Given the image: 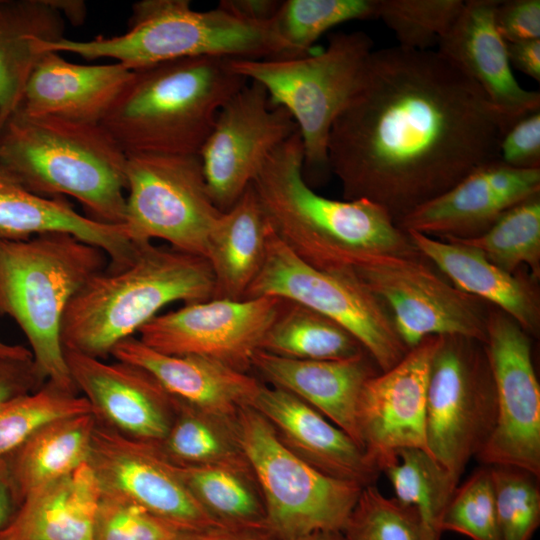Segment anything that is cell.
Here are the masks:
<instances>
[{"mask_svg": "<svg viewBox=\"0 0 540 540\" xmlns=\"http://www.w3.org/2000/svg\"><path fill=\"white\" fill-rule=\"evenodd\" d=\"M378 0H286L272 19L287 57L307 55L326 31L352 20L377 18Z\"/></svg>", "mask_w": 540, "mask_h": 540, "instance_id": "obj_37", "label": "cell"}, {"mask_svg": "<svg viewBox=\"0 0 540 540\" xmlns=\"http://www.w3.org/2000/svg\"><path fill=\"white\" fill-rule=\"evenodd\" d=\"M489 468L501 540H531L540 524L537 478L513 467Z\"/></svg>", "mask_w": 540, "mask_h": 540, "instance_id": "obj_40", "label": "cell"}, {"mask_svg": "<svg viewBox=\"0 0 540 540\" xmlns=\"http://www.w3.org/2000/svg\"><path fill=\"white\" fill-rule=\"evenodd\" d=\"M272 425L280 442L318 471L365 487L380 471L344 431L292 393L261 383L251 404Z\"/></svg>", "mask_w": 540, "mask_h": 540, "instance_id": "obj_22", "label": "cell"}, {"mask_svg": "<svg viewBox=\"0 0 540 540\" xmlns=\"http://www.w3.org/2000/svg\"><path fill=\"white\" fill-rule=\"evenodd\" d=\"M444 239L478 249L490 262L511 274L526 265L536 280L540 275V194L508 209L476 237Z\"/></svg>", "mask_w": 540, "mask_h": 540, "instance_id": "obj_36", "label": "cell"}, {"mask_svg": "<svg viewBox=\"0 0 540 540\" xmlns=\"http://www.w3.org/2000/svg\"><path fill=\"white\" fill-rule=\"evenodd\" d=\"M75 1L0 0V126L15 112L40 57L41 41L64 36Z\"/></svg>", "mask_w": 540, "mask_h": 540, "instance_id": "obj_28", "label": "cell"}, {"mask_svg": "<svg viewBox=\"0 0 540 540\" xmlns=\"http://www.w3.org/2000/svg\"><path fill=\"white\" fill-rule=\"evenodd\" d=\"M236 425L263 495L268 528L278 540L344 528L363 486L328 476L301 460L252 406L239 410Z\"/></svg>", "mask_w": 540, "mask_h": 540, "instance_id": "obj_9", "label": "cell"}, {"mask_svg": "<svg viewBox=\"0 0 540 540\" xmlns=\"http://www.w3.org/2000/svg\"><path fill=\"white\" fill-rule=\"evenodd\" d=\"M47 233H66L105 252L109 269L128 265L140 245L124 225H108L79 213L65 197L40 196L0 160V240L18 241Z\"/></svg>", "mask_w": 540, "mask_h": 540, "instance_id": "obj_24", "label": "cell"}, {"mask_svg": "<svg viewBox=\"0 0 540 540\" xmlns=\"http://www.w3.org/2000/svg\"><path fill=\"white\" fill-rule=\"evenodd\" d=\"M511 67L540 81V39L507 43Z\"/></svg>", "mask_w": 540, "mask_h": 540, "instance_id": "obj_48", "label": "cell"}, {"mask_svg": "<svg viewBox=\"0 0 540 540\" xmlns=\"http://www.w3.org/2000/svg\"><path fill=\"white\" fill-rule=\"evenodd\" d=\"M537 194L540 169L513 168L496 160L417 206L397 226L404 232L434 238H472L485 232L508 209Z\"/></svg>", "mask_w": 540, "mask_h": 540, "instance_id": "obj_20", "label": "cell"}, {"mask_svg": "<svg viewBox=\"0 0 540 540\" xmlns=\"http://www.w3.org/2000/svg\"><path fill=\"white\" fill-rule=\"evenodd\" d=\"M71 378L96 420L120 434L149 444L167 434L174 398L147 370L132 363L65 351Z\"/></svg>", "mask_w": 540, "mask_h": 540, "instance_id": "obj_19", "label": "cell"}, {"mask_svg": "<svg viewBox=\"0 0 540 540\" xmlns=\"http://www.w3.org/2000/svg\"><path fill=\"white\" fill-rule=\"evenodd\" d=\"M339 540H418V517L411 506L363 487Z\"/></svg>", "mask_w": 540, "mask_h": 540, "instance_id": "obj_41", "label": "cell"}, {"mask_svg": "<svg viewBox=\"0 0 540 540\" xmlns=\"http://www.w3.org/2000/svg\"><path fill=\"white\" fill-rule=\"evenodd\" d=\"M281 1L276 0H222L218 7L241 18L268 22L276 15Z\"/></svg>", "mask_w": 540, "mask_h": 540, "instance_id": "obj_49", "label": "cell"}, {"mask_svg": "<svg viewBox=\"0 0 540 540\" xmlns=\"http://www.w3.org/2000/svg\"><path fill=\"white\" fill-rule=\"evenodd\" d=\"M496 392L484 344L441 336L430 363L426 438L431 457L455 480L489 439Z\"/></svg>", "mask_w": 540, "mask_h": 540, "instance_id": "obj_11", "label": "cell"}, {"mask_svg": "<svg viewBox=\"0 0 540 540\" xmlns=\"http://www.w3.org/2000/svg\"><path fill=\"white\" fill-rule=\"evenodd\" d=\"M297 131L290 113L273 105L261 84L248 81L234 94L198 154L216 208L228 211L269 156Z\"/></svg>", "mask_w": 540, "mask_h": 540, "instance_id": "obj_15", "label": "cell"}, {"mask_svg": "<svg viewBox=\"0 0 540 540\" xmlns=\"http://www.w3.org/2000/svg\"><path fill=\"white\" fill-rule=\"evenodd\" d=\"M42 52H68L87 60L109 58L130 70L192 57L263 59L287 56L272 20L258 22L216 7L198 11L188 0H141L132 5L121 35L40 42Z\"/></svg>", "mask_w": 540, "mask_h": 540, "instance_id": "obj_7", "label": "cell"}, {"mask_svg": "<svg viewBox=\"0 0 540 540\" xmlns=\"http://www.w3.org/2000/svg\"><path fill=\"white\" fill-rule=\"evenodd\" d=\"M441 336H428L392 368L370 377L357 405L362 448L380 471L398 461L403 449L430 452L426 438V396L431 359Z\"/></svg>", "mask_w": 540, "mask_h": 540, "instance_id": "obj_17", "label": "cell"}, {"mask_svg": "<svg viewBox=\"0 0 540 540\" xmlns=\"http://www.w3.org/2000/svg\"><path fill=\"white\" fill-rule=\"evenodd\" d=\"M303 163L297 131L269 156L251 183L269 227L295 256L316 269L336 272L359 253L420 255L382 206L317 194L304 178Z\"/></svg>", "mask_w": 540, "mask_h": 540, "instance_id": "obj_2", "label": "cell"}, {"mask_svg": "<svg viewBox=\"0 0 540 540\" xmlns=\"http://www.w3.org/2000/svg\"><path fill=\"white\" fill-rule=\"evenodd\" d=\"M463 0H378L377 18L394 33L398 46L430 50L459 16Z\"/></svg>", "mask_w": 540, "mask_h": 540, "instance_id": "obj_39", "label": "cell"}, {"mask_svg": "<svg viewBox=\"0 0 540 540\" xmlns=\"http://www.w3.org/2000/svg\"><path fill=\"white\" fill-rule=\"evenodd\" d=\"M406 233L418 252L433 263L455 288L493 304L528 335L538 336L540 298L536 280L499 268L472 246L415 231Z\"/></svg>", "mask_w": 540, "mask_h": 540, "instance_id": "obj_27", "label": "cell"}, {"mask_svg": "<svg viewBox=\"0 0 540 540\" xmlns=\"http://www.w3.org/2000/svg\"><path fill=\"white\" fill-rule=\"evenodd\" d=\"M78 392L46 381L39 389L0 407V459L5 458L45 425L69 416L91 413Z\"/></svg>", "mask_w": 540, "mask_h": 540, "instance_id": "obj_38", "label": "cell"}, {"mask_svg": "<svg viewBox=\"0 0 540 540\" xmlns=\"http://www.w3.org/2000/svg\"><path fill=\"white\" fill-rule=\"evenodd\" d=\"M364 32H338L319 54L299 57L231 59L232 68L261 84L270 102L285 108L303 144V169L330 171L328 140L332 124L356 87L373 51Z\"/></svg>", "mask_w": 540, "mask_h": 540, "instance_id": "obj_8", "label": "cell"}, {"mask_svg": "<svg viewBox=\"0 0 540 540\" xmlns=\"http://www.w3.org/2000/svg\"><path fill=\"white\" fill-rule=\"evenodd\" d=\"M0 358L28 359L33 357L26 347L7 344L0 339Z\"/></svg>", "mask_w": 540, "mask_h": 540, "instance_id": "obj_51", "label": "cell"}, {"mask_svg": "<svg viewBox=\"0 0 540 540\" xmlns=\"http://www.w3.org/2000/svg\"><path fill=\"white\" fill-rule=\"evenodd\" d=\"M125 173L128 238L136 245L161 239L206 259L222 212L210 197L199 155H127Z\"/></svg>", "mask_w": 540, "mask_h": 540, "instance_id": "obj_12", "label": "cell"}, {"mask_svg": "<svg viewBox=\"0 0 540 540\" xmlns=\"http://www.w3.org/2000/svg\"><path fill=\"white\" fill-rule=\"evenodd\" d=\"M427 261L421 254L367 252L351 257L338 272L352 276L385 307L408 350L428 336L484 343L483 302L448 283Z\"/></svg>", "mask_w": 540, "mask_h": 540, "instance_id": "obj_10", "label": "cell"}, {"mask_svg": "<svg viewBox=\"0 0 540 540\" xmlns=\"http://www.w3.org/2000/svg\"><path fill=\"white\" fill-rule=\"evenodd\" d=\"M496 392L494 429L476 458L540 476V387L529 335L507 314L488 310L483 343Z\"/></svg>", "mask_w": 540, "mask_h": 540, "instance_id": "obj_14", "label": "cell"}, {"mask_svg": "<svg viewBox=\"0 0 540 540\" xmlns=\"http://www.w3.org/2000/svg\"><path fill=\"white\" fill-rule=\"evenodd\" d=\"M108 262L103 250L66 233L0 240V314L20 327L46 381L78 393L61 342L62 320L72 298Z\"/></svg>", "mask_w": 540, "mask_h": 540, "instance_id": "obj_6", "label": "cell"}, {"mask_svg": "<svg viewBox=\"0 0 540 540\" xmlns=\"http://www.w3.org/2000/svg\"><path fill=\"white\" fill-rule=\"evenodd\" d=\"M251 365L271 386L309 404L362 448L358 400L365 382L380 372L367 352L342 360H299L257 350Z\"/></svg>", "mask_w": 540, "mask_h": 540, "instance_id": "obj_23", "label": "cell"}, {"mask_svg": "<svg viewBox=\"0 0 540 540\" xmlns=\"http://www.w3.org/2000/svg\"><path fill=\"white\" fill-rule=\"evenodd\" d=\"M270 227L250 184L240 199L222 212L208 243L206 260L216 299L242 300L265 262Z\"/></svg>", "mask_w": 540, "mask_h": 540, "instance_id": "obj_30", "label": "cell"}, {"mask_svg": "<svg viewBox=\"0 0 540 540\" xmlns=\"http://www.w3.org/2000/svg\"><path fill=\"white\" fill-rule=\"evenodd\" d=\"M101 498L97 479L86 462L29 493L0 540H93Z\"/></svg>", "mask_w": 540, "mask_h": 540, "instance_id": "obj_29", "label": "cell"}, {"mask_svg": "<svg viewBox=\"0 0 540 540\" xmlns=\"http://www.w3.org/2000/svg\"><path fill=\"white\" fill-rule=\"evenodd\" d=\"M174 398V397H173ZM175 412L165 437L155 447L177 466H206L246 459L236 417L210 413L174 398Z\"/></svg>", "mask_w": 540, "mask_h": 540, "instance_id": "obj_34", "label": "cell"}, {"mask_svg": "<svg viewBox=\"0 0 540 540\" xmlns=\"http://www.w3.org/2000/svg\"><path fill=\"white\" fill-rule=\"evenodd\" d=\"M499 0H468L438 42V52L482 90L507 130L540 110V93L523 88L513 75L507 43L494 22Z\"/></svg>", "mask_w": 540, "mask_h": 540, "instance_id": "obj_21", "label": "cell"}, {"mask_svg": "<svg viewBox=\"0 0 540 540\" xmlns=\"http://www.w3.org/2000/svg\"><path fill=\"white\" fill-rule=\"evenodd\" d=\"M179 540H278L268 527L212 526L186 530Z\"/></svg>", "mask_w": 540, "mask_h": 540, "instance_id": "obj_47", "label": "cell"}, {"mask_svg": "<svg viewBox=\"0 0 540 540\" xmlns=\"http://www.w3.org/2000/svg\"><path fill=\"white\" fill-rule=\"evenodd\" d=\"M0 160L32 192L73 197L89 218L124 224L127 154L101 124L16 110L0 126Z\"/></svg>", "mask_w": 540, "mask_h": 540, "instance_id": "obj_4", "label": "cell"}, {"mask_svg": "<svg viewBox=\"0 0 540 540\" xmlns=\"http://www.w3.org/2000/svg\"><path fill=\"white\" fill-rule=\"evenodd\" d=\"M45 382L33 358H0V407L19 396L36 391Z\"/></svg>", "mask_w": 540, "mask_h": 540, "instance_id": "obj_46", "label": "cell"}, {"mask_svg": "<svg viewBox=\"0 0 540 540\" xmlns=\"http://www.w3.org/2000/svg\"><path fill=\"white\" fill-rule=\"evenodd\" d=\"M498 160L518 169H540V110L514 123L502 136Z\"/></svg>", "mask_w": 540, "mask_h": 540, "instance_id": "obj_44", "label": "cell"}, {"mask_svg": "<svg viewBox=\"0 0 540 540\" xmlns=\"http://www.w3.org/2000/svg\"><path fill=\"white\" fill-rule=\"evenodd\" d=\"M384 472L396 500L416 511L418 540H441V520L458 481L427 453L412 448L401 450L397 463Z\"/></svg>", "mask_w": 540, "mask_h": 540, "instance_id": "obj_35", "label": "cell"}, {"mask_svg": "<svg viewBox=\"0 0 540 540\" xmlns=\"http://www.w3.org/2000/svg\"><path fill=\"white\" fill-rule=\"evenodd\" d=\"M174 466L191 495L217 524L268 527L263 495L247 458L206 466Z\"/></svg>", "mask_w": 540, "mask_h": 540, "instance_id": "obj_32", "label": "cell"}, {"mask_svg": "<svg viewBox=\"0 0 540 540\" xmlns=\"http://www.w3.org/2000/svg\"><path fill=\"white\" fill-rule=\"evenodd\" d=\"M494 22L506 43L540 39V1L499 0Z\"/></svg>", "mask_w": 540, "mask_h": 540, "instance_id": "obj_45", "label": "cell"}, {"mask_svg": "<svg viewBox=\"0 0 540 540\" xmlns=\"http://www.w3.org/2000/svg\"><path fill=\"white\" fill-rule=\"evenodd\" d=\"M186 530L135 503L101 493L93 540H179Z\"/></svg>", "mask_w": 540, "mask_h": 540, "instance_id": "obj_43", "label": "cell"}, {"mask_svg": "<svg viewBox=\"0 0 540 540\" xmlns=\"http://www.w3.org/2000/svg\"><path fill=\"white\" fill-rule=\"evenodd\" d=\"M209 262L177 249L141 245L133 260L93 276L70 301L61 326L64 351L104 360L164 306L213 298Z\"/></svg>", "mask_w": 540, "mask_h": 540, "instance_id": "obj_5", "label": "cell"}, {"mask_svg": "<svg viewBox=\"0 0 540 540\" xmlns=\"http://www.w3.org/2000/svg\"><path fill=\"white\" fill-rule=\"evenodd\" d=\"M283 301L262 296L184 304L146 323L138 332L139 339L163 354L202 356L248 373Z\"/></svg>", "mask_w": 540, "mask_h": 540, "instance_id": "obj_16", "label": "cell"}, {"mask_svg": "<svg viewBox=\"0 0 540 540\" xmlns=\"http://www.w3.org/2000/svg\"><path fill=\"white\" fill-rule=\"evenodd\" d=\"M248 80L224 57H192L136 70L101 121L127 155H198L218 112Z\"/></svg>", "mask_w": 540, "mask_h": 540, "instance_id": "obj_3", "label": "cell"}, {"mask_svg": "<svg viewBox=\"0 0 540 540\" xmlns=\"http://www.w3.org/2000/svg\"><path fill=\"white\" fill-rule=\"evenodd\" d=\"M20 505L6 464L0 459V531L12 522Z\"/></svg>", "mask_w": 540, "mask_h": 540, "instance_id": "obj_50", "label": "cell"}, {"mask_svg": "<svg viewBox=\"0 0 540 540\" xmlns=\"http://www.w3.org/2000/svg\"><path fill=\"white\" fill-rule=\"evenodd\" d=\"M95 425L92 412L55 420L3 458L20 504L32 491L88 461Z\"/></svg>", "mask_w": 540, "mask_h": 540, "instance_id": "obj_31", "label": "cell"}, {"mask_svg": "<svg viewBox=\"0 0 540 540\" xmlns=\"http://www.w3.org/2000/svg\"><path fill=\"white\" fill-rule=\"evenodd\" d=\"M262 296L302 304L335 321L358 340L381 372L408 352L388 311L356 279L306 264L271 228L265 262L244 299Z\"/></svg>", "mask_w": 540, "mask_h": 540, "instance_id": "obj_13", "label": "cell"}, {"mask_svg": "<svg viewBox=\"0 0 540 540\" xmlns=\"http://www.w3.org/2000/svg\"><path fill=\"white\" fill-rule=\"evenodd\" d=\"M507 131L477 84L437 50H373L328 140L345 200L367 199L397 222L498 160Z\"/></svg>", "mask_w": 540, "mask_h": 540, "instance_id": "obj_1", "label": "cell"}, {"mask_svg": "<svg viewBox=\"0 0 540 540\" xmlns=\"http://www.w3.org/2000/svg\"><path fill=\"white\" fill-rule=\"evenodd\" d=\"M295 540H339V532L316 531Z\"/></svg>", "mask_w": 540, "mask_h": 540, "instance_id": "obj_52", "label": "cell"}, {"mask_svg": "<svg viewBox=\"0 0 540 540\" xmlns=\"http://www.w3.org/2000/svg\"><path fill=\"white\" fill-rule=\"evenodd\" d=\"M440 527L442 532H456L471 540H501L489 466L456 487Z\"/></svg>", "mask_w": 540, "mask_h": 540, "instance_id": "obj_42", "label": "cell"}, {"mask_svg": "<svg viewBox=\"0 0 540 540\" xmlns=\"http://www.w3.org/2000/svg\"><path fill=\"white\" fill-rule=\"evenodd\" d=\"M260 350L299 360H342L366 352L358 340L335 321L288 300L283 301Z\"/></svg>", "mask_w": 540, "mask_h": 540, "instance_id": "obj_33", "label": "cell"}, {"mask_svg": "<svg viewBox=\"0 0 540 540\" xmlns=\"http://www.w3.org/2000/svg\"><path fill=\"white\" fill-rule=\"evenodd\" d=\"M87 463L102 494L135 503L184 529L219 525L153 444L126 437L96 420Z\"/></svg>", "mask_w": 540, "mask_h": 540, "instance_id": "obj_18", "label": "cell"}, {"mask_svg": "<svg viewBox=\"0 0 540 540\" xmlns=\"http://www.w3.org/2000/svg\"><path fill=\"white\" fill-rule=\"evenodd\" d=\"M121 63L77 64L44 52L35 65L17 110L74 122L100 124L129 79Z\"/></svg>", "mask_w": 540, "mask_h": 540, "instance_id": "obj_25", "label": "cell"}, {"mask_svg": "<svg viewBox=\"0 0 540 540\" xmlns=\"http://www.w3.org/2000/svg\"><path fill=\"white\" fill-rule=\"evenodd\" d=\"M111 355L147 370L172 397L219 415L235 417L241 408L251 406L261 385L255 377L219 361L163 354L136 337L118 343Z\"/></svg>", "mask_w": 540, "mask_h": 540, "instance_id": "obj_26", "label": "cell"}]
</instances>
